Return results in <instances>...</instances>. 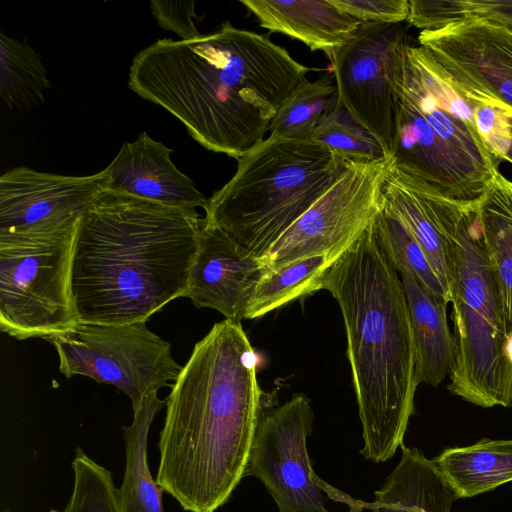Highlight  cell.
<instances>
[{
  "instance_id": "22",
  "label": "cell",
  "mask_w": 512,
  "mask_h": 512,
  "mask_svg": "<svg viewBox=\"0 0 512 512\" xmlns=\"http://www.w3.org/2000/svg\"><path fill=\"white\" fill-rule=\"evenodd\" d=\"M477 213L509 335L512 332V181L497 171L477 204Z\"/></svg>"
},
{
  "instance_id": "30",
  "label": "cell",
  "mask_w": 512,
  "mask_h": 512,
  "mask_svg": "<svg viewBox=\"0 0 512 512\" xmlns=\"http://www.w3.org/2000/svg\"><path fill=\"white\" fill-rule=\"evenodd\" d=\"M74 484L63 512H124L112 474L78 448L72 461Z\"/></svg>"
},
{
  "instance_id": "12",
  "label": "cell",
  "mask_w": 512,
  "mask_h": 512,
  "mask_svg": "<svg viewBox=\"0 0 512 512\" xmlns=\"http://www.w3.org/2000/svg\"><path fill=\"white\" fill-rule=\"evenodd\" d=\"M402 23L362 22L331 59L340 103L392 157L394 84L408 45Z\"/></svg>"
},
{
  "instance_id": "34",
  "label": "cell",
  "mask_w": 512,
  "mask_h": 512,
  "mask_svg": "<svg viewBox=\"0 0 512 512\" xmlns=\"http://www.w3.org/2000/svg\"><path fill=\"white\" fill-rule=\"evenodd\" d=\"M507 354L512 363V332L508 335Z\"/></svg>"
},
{
  "instance_id": "19",
  "label": "cell",
  "mask_w": 512,
  "mask_h": 512,
  "mask_svg": "<svg viewBox=\"0 0 512 512\" xmlns=\"http://www.w3.org/2000/svg\"><path fill=\"white\" fill-rule=\"evenodd\" d=\"M405 291L414 349L415 380L438 386L452 373L457 345L447 321V302L425 289L408 270L399 272Z\"/></svg>"
},
{
  "instance_id": "8",
  "label": "cell",
  "mask_w": 512,
  "mask_h": 512,
  "mask_svg": "<svg viewBox=\"0 0 512 512\" xmlns=\"http://www.w3.org/2000/svg\"><path fill=\"white\" fill-rule=\"evenodd\" d=\"M76 231L0 236V329L18 340L47 338L78 323L70 292Z\"/></svg>"
},
{
  "instance_id": "17",
  "label": "cell",
  "mask_w": 512,
  "mask_h": 512,
  "mask_svg": "<svg viewBox=\"0 0 512 512\" xmlns=\"http://www.w3.org/2000/svg\"><path fill=\"white\" fill-rule=\"evenodd\" d=\"M260 26L322 51L331 60L357 34L362 21L330 0H241Z\"/></svg>"
},
{
  "instance_id": "35",
  "label": "cell",
  "mask_w": 512,
  "mask_h": 512,
  "mask_svg": "<svg viewBox=\"0 0 512 512\" xmlns=\"http://www.w3.org/2000/svg\"><path fill=\"white\" fill-rule=\"evenodd\" d=\"M49 512H58V511H55V510H51V511H49Z\"/></svg>"
},
{
  "instance_id": "14",
  "label": "cell",
  "mask_w": 512,
  "mask_h": 512,
  "mask_svg": "<svg viewBox=\"0 0 512 512\" xmlns=\"http://www.w3.org/2000/svg\"><path fill=\"white\" fill-rule=\"evenodd\" d=\"M106 184L105 170L65 176L13 167L0 177V236L74 232Z\"/></svg>"
},
{
  "instance_id": "36",
  "label": "cell",
  "mask_w": 512,
  "mask_h": 512,
  "mask_svg": "<svg viewBox=\"0 0 512 512\" xmlns=\"http://www.w3.org/2000/svg\"><path fill=\"white\" fill-rule=\"evenodd\" d=\"M3 512H9V511H3Z\"/></svg>"
},
{
  "instance_id": "29",
  "label": "cell",
  "mask_w": 512,
  "mask_h": 512,
  "mask_svg": "<svg viewBox=\"0 0 512 512\" xmlns=\"http://www.w3.org/2000/svg\"><path fill=\"white\" fill-rule=\"evenodd\" d=\"M467 19H485L512 29L511 0H410L409 24L435 30Z\"/></svg>"
},
{
  "instance_id": "32",
  "label": "cell",
  "mask_w": 512,
  "mask_h": 512,
  "mask_svg": "<svg viewBox=\"0 0 512 512\" xmlns=\"http://www.w3.org/2000/svg\"><path fill=\"white\" fill-rule=\"evenodd\" d=\"M362 22L402 23L409 14L408 0H330Z\"/></svg>"
},
{
  "instance_id": "26",
  "label": "cell",
  "mask_w": 512,
  "mask_h": 512,
  "mask_svg": "<svg viewBox=\"0 0 512 512\" xmlns=\"http://www.w3.org/2000/svg\"><path fill=\"white\" fill-rule=\"evenodd\" d=\"M338 100L333 71H327L315 81L304 77L271 120L270 135L309 139L321 120L335 108Z\"/></svg>"
},
{
  "instance_id": "25",
  "label": "cell",
  "mask_w": 512,
  "mask_h": 512,
  "mask_svg": "<svg viewBox=\"0 0 512 512\" xmlns=\"http://www.w3.org/2000/svg\"><path fill=\"white\" fill-rule=\"evenodd\" d=\"M333 263L325 255H313L270 268L254 292L245 319L262 317L321 290L324 276Z\"/></svg>"
},
{
  "instance_id": "7",
  "label": "cell",
  "mask_w": 512,
  "mask_h": 512,
  "mask_svg": "<svg viewBox=\"0 0 512 512\" xmlns=\"http://www.w3.org/2000/svg\"><path fill=\"white\" fill-rule=\"evenodd\" d=\"M453 246L450 286L457 359L448 389L474 405L512 403V363L497 281L484 245L477 204L448 200Z\"/></svg>"
},
{
  "instance_id": "16",
  "label": "cell",
  "mask_w": 512,
  "mask_h": 512,
  "mask_svg": "<svg viewBox=\"0 0 512 512\" xmlns=\"http://www.w3.org/2000/svg\"><path fill=\"white\" fill-rule=\"evenodd\" d=\"M172 152L146 132L141 133L133 142L124 143L104 169L105 189L185 211L204 209L208 199L174 165Z\"/></svg>"
},
{
  "instance_id": "6",
  "label": "cell",
  "mask_w": 512,
  "mask_h": 512,
  "mask_svg": "<svg viewBox=\"0 0 512 512\" xmlns=\"http://www.w3.org/2000/svg\"><path fill=\"white\" fill-rule=\"evenodd\" d=\"M310 139H263L238 159L232 178L208 199L204 222L264 258L335 183L346 166Z\"/></svg>"
},
{
  "instance_id": "15",
  "label": "cell",
  "mask_w": 512,
  "mask_h": 512,
  "mask_svg": "<svg viewBox=\"0 0 512 512\" xmlns=\"http://www.w3.org/2000/svg\"><path fill=\"white\" fill-rule=\"evenodd\" d=\"M269 269L266 259L252 255L225 231L203 220L183 297L197 308L217 310L225 319L241 323Z\"/></svg>"
},
{
  "instance_id": "27",
  "label": "cell",
  "mask_w": 512,
  "mask_h": 512,
  "mask_svg": "<svg viewBox=\"0 0 512 512\" xmlns=\"http://www.w3.org/2000/svg\"><path fill=\"white\" fill-rule=\"evenodd\" d=\"M346 162L370 163L387 155L380 142L338 100L309 138Z\"/></svg>"
},
{
  "instance_id": "18",
  "label": "cell",
  "mask_w": 512,
  "mask_h": 512,
  "mask_svg": "<svg viewBox=\"0 0 512 512\" xmlns=\"http://www.w3.org/2000/svg\"><path fill=\"white\" fill-rule=\"evenodd\" d=\"M383 195L385 207L418 242L451 302L454 261L446 221L448 200L418 188L394 165L384 183Z\"/></svg>"
},
{
  "instance_id": "23",
  "label": "cell",
  "mask_w": 512,
  "mask_h": 512,
  "mask_svg": "<svg viewBox=\"0 0 512 512\" xmlns=\"http://www.w3.org/2000/svg\"><path fill=\"white\" fill-rule=\"evenodd\" d=\"M157 393L149 394L133 409L131 425L122 426L126 463L119 493L124 512H164V491L153 480L147 461L150 426L156 414L166 406V399H160Z\"/></svg>"
},
{
  "instance_id": "1",
  "label": "cell",
  "mask_w": 512,
  "mask_h": 512,
  "mask_svg": "<svg viewBox=\"0 0 512 512\" xmlns=\"http://www.w3.org/2000/svg\"><path fill=\"white\" fill-rule=\"evenodd\" d=\"M309 68L267 34L224 21L190 40L158 39L133 58L128 87L175 116L206 149L240 159Z\"/></svg>"
},
{
  "instance_id": "4",
  "label": "cell",
  "mask_w": 512,
  "mask_h": 512,
  "mask_svg": "<svg viewBox=\"0 0 512 512\" xmlns=\"http://www.w3.org/2000/svg\"><path fill=\"white\" fill-rule=\"evenodd\" d=\"M374 224L330 266L322 289L343 315L362 425L360 453L382 463L403 445L418 385L404 287Z\"/></svg>"
},
{
  "instance_id": "9",
  "label": "cell",
  "mask_w": 512,
  "mask_h": 512,
  "mask_svg": "<svg viewBox=\"0 0 512 512\" xmlns=\"http://www.w3.org/2000/svg\"><path fill=\"white\" fill-rule=\"evenodd\" d=\"M45 340L55 347L65 377L81 375L111 384L130 398L133 409L149 394L171 387L182 369L170 343L150 331L146 322H78Z\"/></svg>"
},
{
  "instance_id": "20",
  "label": "cell",
  "mask_w": 512,
  "mask_h": 512,
  "mask_svg": "<svg viewBox=\"0 0 512 512\" xmlns=\"http://www.w3.org/2000/svg\"><path fill=\"white\" fill-rule=\"evenodd\" d=\"M401 459L375 491L372 512H451L457 499L435 462L417 448L401 446Z\"/></svg>"
},
{
  "instance_id": "21",
  "label": "cell",
  "mask_w": 512,
  "mask_h": 512,
  "mask_svg": "<svg viewBox=\"0 0 512 512\" xmlns=\"http://www.w3.org/2000/svg\"><path fill=\"white\" fill-rule=\"evenodd\" d=\"M433 461L457 499L471 498L512 481V439L446 448Z\"/></svg>"
},
{
  "instance_id": "5",
  "label": "cell",
  "mask_w": 512,
  "mask_h": 512,
  "mask_svg": "<svg viewBox=\"0 0 512 512\" xmlns=\"http://www.w3.org/2000/svg\"><path fill=\"white\" fill-rule=\"evenodd\" d=\"M394 91V167L430 194L478 204L499 161L478 132L475 104L442 78L419 45L406 46Z\"/></svg>"
},
{
  "instance_id": "24",
  "label": "cell",
  "mask_w": 512,
  "mask_h": 512,
  "mask_svg": "<svg viewBox=\"0 0 512 512\" xmlns=\"http://www.w3.org/2000/svg\"><path fill=\"white\" fill-rule=\"evenodd\" d=\"M51 87L42 57L25 40L0 31V95L6 106L18 111L40 106Z\"/></svg>"
},
{
  "instance_id": "3",
  "label": "cell",
  "mask_w": 512,
  "mask_h": 512,
  "mask_svg": "<svg viewBox=\"0 0 512 512\" xmlns=\"http://www.w3.org/2000/svg\"><path fill=\"white\" fill-rule=\"evenodd\" d=\"M203 218L104 189L73 241L70 292L78 322H146L183 297Z\"/></svg>"
},
{
  "instance_id": "10",
  "label": "cell",
  "mask_w": 512,
  "mask_h": 512,
  "mask_svg": "<svg viewBox=\"0 0 512 512\" xmlns=\"http://www.w3.org/2000/svg\"><path fill=\"white\" fill-rule=\"evenodd\" d=\"M314 412L304 394H294L281 406L265 409L256 428L245 477L259 479L278 512H331L327 501L348 505L350 512L370 507L322 480L312 468L307 438Z\"/></svg>"
},
{
  "instance_id": "28",
  "label": "cell",
  "mask_w": 512,
  "mask_h": 512,
  "mask_svg": "<svg viewBox=\"0 0 512 512\" xmlns=\"http://www.w3.org/2000/svg\"><path fill=\"white\" fill-rule=\"evenodd\" d=\"M374 225L379 244L396 271H410L425 289L450 303L422 248L404 224L384 206Z\"/></svg>"
},
{
  "instance_id": "11",
  "label": "cell",
  "mask_w": 512,
  "mask_h": 512,
  "mask_svg": "<svg viewBox=\"0 0 512 512\" xmlns=\"http://www.w3.org/2000/svg\"><path fill=\"white\" fill-rule=\"evenodd\" d=\"M393 165L392 157L347 162L330 189L272 246L265 257L270 268L313 255L340 258L384 209L383 186Z\"/></svg>"
},
{
  "instance_id": "13",
  "label": "cell",
  "mask_w": 512,
  "mask_h": 512,
  "mask_svg": "<svg viewBox=\"0 0 512 512\" xmlns=\"http://www.w3.org/2000/svg\"><path fill=\"white\" fill-rule=\"evenodd\" d=\"M418 42L464 99L512 116V29L467 19L422 30Z\"/></svg>"
},
{
  "instance_id": "2",
  "label": "cell",
  "mask_w": 512,
  "mask_h": 512,
  "mask_svg": "<svg viewBox=\"0 0 512 512\" xmlns=\"http://www.w3.org/2000/svg\"><path fill=\"white\" fill-rule=\"evenodd\" d=\"M257 355L241 323L198 341L166 397L156 483L188 512H215L245 477L265 410Z\"/></svg>"
},
{
  "instance_id": "31",
  "label": "cell",
  "mask_w": 512,
  "mask_h": 512,
  "mask_svg": "<svg viewBox=\"0 0 512 512\" xmlns=\"http://www.w3.org/2000/svg\"><path fill=\"white\" fill-rule=\"evenodd\" d=\"M475 122L490 153L512 163V116L496 108L475 104Z\"/></svg>"
},
{
  "instance_id": "33",
  "label": "cell",
  "mask_w": 512,
  "mask_h": 512,
  "mask_svg": "<svg viewBox=\"0 0 512 512\" xmlns=\"http://www.w3.org/2000/svg\"><path fill=\"white\" fill-rule=\"evenodd\" d=\"M195 1H150V9L158 26L172 31L181 40H190L200 37L193 19L196 17Z\"/></svg>"
}]
</instances>
